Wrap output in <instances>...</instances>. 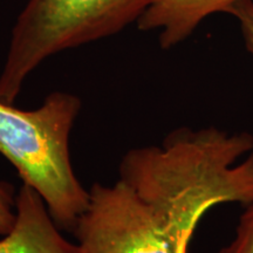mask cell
Returning <instances> with one entry per match:
<instances>
[{"instance_id":"cell-1","label":"cell","mask_w":253,"mask_h":253,"mask_svg":"<svg viewBox=\"0 0 253 253\" xmlns=\"http://www.w3.org/2000/svg\"><path fill=\"white\" fill-rule=\"evenodd\" d=\"M119 173L178 242L214 205L253 203V135L182 126L126 153Z\"/></svg>"},{"instance_id":"cell-2","label":"cell","mask_w":253,"mask_h":253,"mask_svg":"<svg viewBox=\"0 0 253 253\" xmlns=\"http://www.w3.org/2000/svg\"><path fill=\"white\" fill-rule=\"evenodd\" d=\"M80 110L81 100L65 91L50 93L34 110L0 101V154L40 195L56 225L72 232L89 198L69 155V136Z\"/></svg>"},{"instance_id":"cell-3","label":"cell","mask_w":253,"mask_h":253,"mask_svg":"<svg viewBox=\"0 0 253 253\" xmlns=\"http://www.w3.org/2000/svg\"><path fill=\"white\" fill-rule=\"evenodd\" d=\"M155 0H28L0 73V101L13 104L27 78L50 56L137 24Z\"/></svg>"},{"instance_id":"cell-4","label":"cell","mask_w":253,"mask_h":253,"mask_svg":"<svg viewBox=\"0 0 253 253\" xmlns=\"http://www.w3.org/2000/svg\"><path fill=\"white\" fill-rule=\"evenodd\" d=\"M88 191L87 208L73 230L81 253H177L179 240L168 235L122 179L113 185L95 183Z\"/></svg>"},{"instance_id":"cell-5","label":"cell","mask_w":253,"mask_h":253,"mask_svg":"<svg viewBox=\"0 0 253 253\" xmlns=\"http://www.w3.org/2000/svg\"><path fill=\"white\" fill-rule=\"evenodd\" d=\"M0 253H81L62 237L43 199L24 184L15 198V221L0 240Z\"/></svg>"},{"instance_id":"cell-6","label":"cell","mask_w":253,"mask_h":253,"mask_svg":"<svg viewBox=\"0 0 253 253\" xmlns=\"http://www.w3.org/2000/svg\"><path fill=\"white\" fill-rule=\"evenodd\" d=\"M237 1L239 0H155L137 21V27L141 31H160V46L170 49L188 39L208 17L227 13Z\"/></svg>"},{"instance_id":"cell-7","label":"cell","mask_w":253,"mask_h":253,"mask_svg":"<svg viewBox=\"0 0 253 253\" xmlns=\"http://www.w3.org/2000/svg\"><path fill=\"white\" fill-rule=\"evenodd\" d=\"M218 253H253V203L246 205L240 216L235 238Z\"/></svg>"},{"instance_id":"cell-8","label":"cell","mask_w":253,"mask_h":253,"mask_svg":"<svg viewBox=\"0 0 253 253\" xmlns=\"http://www.w3.org/2000/svg\"><path fill=\"white\" fill-rule=\"evenodd\" d=\"M239 23L246 50L253 59V0H239L227 11Z\"/></svg>"},{"instance_id":"cell-9","label":"cell","mask_w":253,"mask_h":253,"mask_svg":"<svg viewBox=\"0 0 253 253\" xmlns=\"http://www.w3.org/2000/svg\"><path fill=\"white\" fill-rule=\"evenodd\" d=\"M15 198L13 188L0 182V235H7L15 221Z\"/></svg>"},{"instance_id":"cell-10","label":"cell","mask_w":253,"mask_h":253,"mask_svg":"<svg viewBox=\"0 0 253 253\" xmlns=\"http://www.w3.org/2000/svg\"><path fill=\"white\" fill-rule=\"evenodd\" d=\"M194 232H195L194 230H190V231H186L185 233H183L181 239H179L178 248H177V253H188L189 243L192 238V235H194Z\"/></svg>"}]
</instances>
